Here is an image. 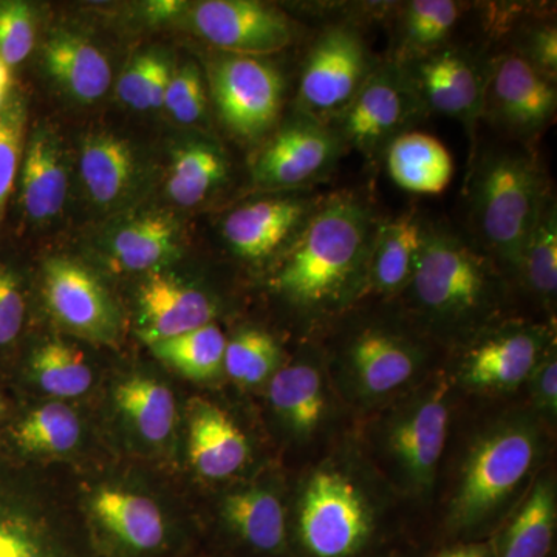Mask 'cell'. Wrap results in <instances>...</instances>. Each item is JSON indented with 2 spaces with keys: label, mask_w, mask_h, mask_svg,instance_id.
I'll use <instances>...</instances> for the list:
<instances>
[{
  "label": "cell",
  "mask_w": 557,
  "mask_h": 557,
  "mask_svg": "<svg viewBox=\"0 0 557 557\" xmlns=\"http://www.w3.org/2000/svg\"><path fill=\"white\" fill-rule=\"evenodd\" d=\"M380 223L372 208L354 194L322 199L285 251L271 285L307 317L341 313L368 292Z\"/></svg>",
  "instance_id": "obj_1"
},
{
  "label": "cell",
  "mask_w": 557,
  "mask_h": 557,
  "mask_svg": "<svg viewBox=\"0 0 557 557\" xmlns=\"http://www.w3.org/2000/svg\"><path fill=\"white\" fill-rule=\"evenodd\" d=\"M401 293L428 333L471 341L493 325L504 306V271L463 234L426 222L412 276Z\"/></svg>",
  "instance_id": "obj_2"
},
{
  "label": "cell",
  "mask_w": 557,
  "mask_h": 557,
  "mask_svg": "<svg viewBox=\"0 0 557 557\" xmlns=\"http://www.w3.org/2000/svg\"><path fill=\"white\" fill-rule=\"evenodd\" d=\"M379 475L350 453H336L300 482L289 547L299 557H362L379 539L386 496Z\"/></svg>",
  "instance_id": "obj_3"
},
{
  "label": "cell",
  "mask_w": 557,
  "mask_h": 557,
  "mask_svg": "<svg viewBox=\"0 0 557 557\" xmlns=\"http://www.w3.org/2000/svg\"><path fill=\"white\" fill-rule=\"evenodd\" d=\"M552 197L536 157L515 148L480 157L469 183V218L474 242L504 273L516 276L520 255Z\"/></svg>",
  "instance_id": "obj_4"
},
{
  "label": "cell",
  "mask_w": 557,
  "mask_h": 557,
  "mask_svg": "<svg viewBox=\"0 0 557 557\" xmlns=\"http://www.w3.org/2000/svg\"><path fill=\"white\" fill-rule=\"evenodd\" d=\"M544 454V437L534 418L498 420L478 435L461 463L453 498L449 527L478 530L496 518L531 478Z\"/></svg>",
  "instance_id": "obj_5"
},
{
  "label": "cell",
  "mask_w": 557,
  "mask_h": 557,
  "mask_svg": "<svg viewBox=\"0 0 557 557\" xmlns=\"http://www.w3.org/2000/svg\"><path fill=\"white\" fill-rule=\"evenodd\" d=\"M0 557H102L86 519L50 497L27 463L2 453Z\"/></svg>",
  "instance_id": "obj_6"
},
{
  "label": "cell",
  "mask_w": 557,
  "mask_h": 557,
  "mask_svg": "<svg viewBox=\"0 0 557 557\" xmlns=\"http://www.w3.org/2000/svg\"><path fill=\"white\" fill-rule=\"evenodd\" d=\"M450 381L421 384L384 418L380 448L395 485L412 496L434 486L450 421Z\"/></svg>",
  "instance_id": "obj_7"
},
{
  "label": "cell",
  "mask_w": 557,
  "mask_h": 557,
  "mask_svg": "<svg viewBox=\"0 0 557 557\" xmlns=\"http://www.w3.org/2000/svg\"><path fill=\"white\" fill-rule=\"evenodd\" d=\"M428 351L416 333L376 322L347 336L339 351L344 391L361 403H376L405 391L423 372Z\"/></svg>",
  "instance_id": "obj_8"
},
{
  "label": "cell",
  "mask_w": 557,
  "mask_h": 557,
  "mask_svg": "<svg viewBox=\"0 0 557 557\" xmlns=\"http://www.w3.org/2000/svg\"><path fill=\"white\" fill-rule=\"evenodd\" d=\"M424 112L406 69L388 61L376 65L347 109L329 126L343 145L370 159L384 153Z\"/></svg>",
  "instance_id": "obj_9"
},
{
  "label": "cell",
  "mask_w": 557,
  "mask_h": 557,
  "mask_svg": "<svg viewBox=\"0 0 557 557\" xmlns=\"http://www.w3.org/2000/svg\"><path fill=\"white\" fill-rule=\"evenodd\" d=\"M86 523L102 557H180L182 537L148 496L116 486L91 494ZM189 555V553H188Z\"/></svg>",
  "instance_id": "obj_10"
},
{
  "label": "cell",
  "mask_w": 557,
  "mask_h": 557,
  "mask_svg": "<svg viewBox=\"0 0 557 557\" xmlns=\"http://www.w3.org/2000/svg\"><path fill=\"white\" fill-rule=\"evenodd\" d=\"M364 39L354 27L322 33L304 62L298 112L330 124L339 116L376 67Z\"/></svg>",
  "instance_id": "obj_11"
},
{
  "label": "cell",
  "mask_w": 557,
  "mask_h": 557,
  "mask_svg": "<svg viewBox=\"0 0 557 557\" xmlns=\"http://www.w3.org/2000/svg\"><path fill=\"white\" fill-rule=\"evenodd\" d=\"M208 79L220 120L231 134L252 141L276 126L285 83L271 62L222 53L209 64Z\"/></svg>",
  "instance_id": "obj_12"
},
{
  "label": "cell",
  "mask_w": 557,
  "mask_h": 557,
  "mask_svg": "<svg viewBox=\"0 0 557 557\" xmlns=\"http://www.w3.org/2000/svg\"><path fill=\"white\" fill-rule=\"evenodd\" d=\"M343 143L322 121L296 113L259 150L251 180L260 189H296L327 177L341 157Z\"/></svg>",
  "instance_id": "obj_13"
},
{
  "label": "cell",
  "mask_w": 557,
  "mask_h": 557,
  "mask_svg": "<svg viewBox=\"0 0 557 557\" xmlns=\"http://www.w3.org/2000/svg\"><path fill=\"white\" fill-rule=\"evenodd\" d=\"M552 347L547 329L530 322H502L471 339L458 368V379L475 391L505 392L530 379Z\"/></svg>",
  "instance_id": "obj_14"
},
{
  "label": "cell",
  "mask_w": 557,
  "mask_h": 557,
  "mask_svg": "<svg viewBox=\"0 0 557 557\" xmlns=\"http://www.w3.org/2000/svg\"><path fill=\"white\" fill-rule=\"evenodd\" d=\"M189 22L201 39L237 57H270L295 36L287 14L256 0H205L190 9Z\"/></svg>",
  "instance_id": "obj_15"
},
{
  "label": "cell",
  "mask_w": 557,
  "mask_h": 557,
  "mask_svg": "<svg viewBox=\"0 0 557 557\" xmlns=\"http://www.w3.org/2000/svg\"><path fill=\"white\" fill-rule=\"evenodd\" d=\"M556 79L539 72L518 51L500 54L487 72L483 116L518 137L544 131L555 119Z\"/></svg>",
  "instance_id": "obj_16"
},
{
  "label": "cell",
  "mask_w": 557,
  "mask_h": 557,
  "mask_svg": "<svg viewBox=\"0 0 557 557\" xmlns=\"http://www.w3.org/2000/svg\"><path fill=\"white\" fill-rule=\"evenodd\" d=\"M42 298L58 324L81 338L113 343L120 313L100 278L75 260L53 258L44 263Z\"/></svg>",
  "instance_id": "obj_17"
},
{
  "label": "cell",
  "mask_w": 557,
  "mask_h": 557,
  "mask_svg": "<svg viewBox=\"0 0 557 557\" xmlns=\"http://www.w3.org/2000/svg\"><path fill=\"white\" fill-rule=\"evenodd\" d=\"M408 72L424 109L460 121L469 137L483 116L487 72L478 58L456 47L442 49L409 64Z\"/></svg>",
  "instance_id": "obj_18"
},
{
  "label": "cell",
  "mask_w": 557,
  "mask_h": 557,
  "mask_svg": "<svg viewBox=\"0 0 557 557\" xmlns=\"http://www.w3.org/2000/svg\"><path fill=\"white\" fill-rule=\"evenodd\" d=\"M321 200L284 196L249 201L223 219V239L234 255L249 262L273 258L298 239Z\"/></svg>",
  "instance_id": "obj_19"
},
{
  "label": "cell",
  "mask_w": 557,
  "mask_h": 557,
  "mask_svg": "<svg viewBox=\"0 0 557 557\" xmlns=\"http://www.w3.org/2000/svg\"><path fill=\"white\" fill-rule=\"evenodd\" d=\"M220 522L247 557H285L292 549L288 509L281 491L269 483H249L226 494Z\"/></svg>",
  "instance_id": "obj_20"
},
{
  "label": "cell",
  "mask_w": 557,
  "mask_h": 557,
  "mask_svg": "<svg viewBox=\"0 0 557 557\" xmlns=\"http://www.w3.org/2000/svg\"><path fill=\"white\" fill-rule=\"evenodd\" d=\"M138 335L160 343L205 327L218 317V304L203 289L168 274L152 273L139 288Z\"/></svg>",
  "instance_id": "obj_21"
},
{
  "label": "cell",
  "mask_w": 557,
  "mask_h": 557,
  "mask_svg": "<svg viewBox=\"0 0 557 557\" xmlns=\"http://www.w3.org/2000/svg\"><path fill=\"white\" fill-rule=\"evenodd\" d=\"M20 205L33 223H49L64 208L69 174L61 143L53 131L39 126L25 141L20 175Z\"/></svg>",
  "instance_id": "obj_22"
},
{
  "label": "cell",
  "mask_w": 557,
  "mask_h": 557,
  "mask_svg": "<svg viewBox=\"0 0 557 557\" xmlns=\"http://www.w3.org/2000/svg\"><path fill=\"white\" fill-rule=\"evenodd\" d=\"M188 454L201 478L225 480L245 468L249 445L225 410L207 399H196L188 420Z\"/></svg>",
  "instance_id": "obj_23"
},
{
  "label": "cell",
  "mask_w": 557,
  "mask_h": 557,
  "mask_svg": "<svg viewBox=\"0 0 557 557\" xmlns=\"http://www.w3.org/2000/svg\"><path fill=\"white\" fill-rule=\"evenodd\" d=\"M78 413L62 403H47L0 424V453L27 463L30 458L60 456L78 446Z\"/></svg>",
  "instance_id": "obj_24"
},
{
  "label": "cell",
  "mask_w": 557,
  "mask_h": 557,
  "mask_svg": "<svg viewBox=\"0 0 557 557\" xmlns=\"http://www.w3.org/2000/svg\"><path fill=\"white\" fill-rule=\"evenodd\" d=\"M269 397L274 416L292 437H311L327 410L324 375L317 359H300L277 369L270 379Z\"/></svg>",
  "instance_id": "obj_25"
},
{
  "label": "cell",
  "mask_w": 557,
  "mask_h": 557,
  "mask_svg": "<svg viewBox=\"0 0 557 557\" xmlns=\"http://www.w3.org/2000/svg\"><path fill=\"white\" fill-rule=\"evenodd\" d=\"M106 251L126 271L160 269L182 255L178 222L168 212H145L116 226L106 240Z\"/></svg>",
  "instance_id": "obj_26"
},
{
  "label": "cell",
  "mask_w": 557,
  "mask_h": 557,
  "mask_svg": "<svg viewBox=\"0 0 557 557\" xmlns=\"http://www.w3.org/2000/svg\"><path fill=\"white\" fill-rule=\"evenodd\" d=\"M44 65L65 94L84 104L100 100L112 84L106 54L76 33H54L44 46Z\"/></svg>",
  "instance_id": "obj_27"
},
{
  "label": "cell",
  "mask_w": 557,
  "mask_h": 557,
  "mask_svg": "<svg viewBox=\"0 0 557 557\" xmlns=\"http://www.w3.org/2000/svg\"><path fill=\"white\" fill-rule=\"evenodd\" d=\"M79 170L91 201L100 208H115L134 189L137 159L126 139L94 132L83 139Z\"/></svg>",
  "instance_id": "obj_28"
},
{
  "label": "cell",
  "mask_w": 557,
  "mask_h": 557,
  "mask_svg": "<svg viewBox=\"0 0 557 557\" xmlns=\"http://www.w3.org/2000/svg\"><path fill=\"white\" fill-rule=\"evenodd\" d=\"M388 175L395 185L412 194L437 196L448 188L454 161L440 139L424 132L398 135L384 150Z\"/></svg>",
  "instance_id": "obj_29"
},
{
  "label": "cell",
  "mask_w": 557,
  "mask_h": 557,
  "mask_svg": "<svg viewBox=\"0 0 557 557\" xmlns=\"http://www.w3.org/2000/svg\"><path fill=\"white\" fill-rule=\"evenodd\" d=\"M424 223L416 209L380 223L370 256L368 289L384 296L405 289L416 267Z\"/></svg>",
  "instance_id": "obj_30"
},
{
  "label": "cell",
  "mask_w": 557,
  "mask_h": 557,
  "mask_svg": "<svg viewBox=\"0 0 557 557\" xmlns=\"http://www.w3.org/2000/svg\"><path fill=\"white\" fill-rule=\"evenodd\" d=\"M228 177V159L220 146L207 139H188L172 152L168 196L177 207H197L218 193Z\"/></svg>",
  "instance_id": "obj_31"
},
{
  "label": "cell",
  "mask_w": 557,
  "mask_h": 557,
  "mask_svg": "<svg viewBox=\"0 0 557 557\" xmlns=\"http://www.w3.org/2000/svg\"><path fill=\"white\" fill-rule=\"evenodd\" d=\"M556 522V482L549 474L541 475L505 528L498 541L497 557H548L555 542Z\"/></svg>",
  "instance_id": "obj_32"
},
{
  "label": "cell",
  "mask_w": 557,
  "mask_h": 557,
  "mask_svg": "<svg viewBox=\"0 0 557 557\" xmlns=\"http://www.w3.org/2000/svg\"><path fill=\"white\" fill-rule=\"evenodd\" d=\"M115 403L139 437L152 445L170 440L177 418L170 387L148 376H131L116 386Z\"/></svg>",
  "instance_id": "obj_33"
},
{
  "label": "cell",
  "mask_w": 557,
  "mask_h": 557,
  "mask_svg": "<svg viewBox=\"0 0 557 557\" xmlns=\"http://www.w3.org/2000/svg\"><path fill=\"white\" fill-rule=\"evenodd\" d=\"M28 383L57 398H76L94 384V373L83 354L60 341H47L33 348L24 361Z\"/></svg>",
  "instance_id": "obj_34"
},
{
  "label": "cell",
  "mask_w": 557,
  "mask_h": 557,
  "mask_svg": "<svg viewBox=\"0 0 557 557\" xmlns=\"http://www.w3.org/2000/svg\"><path fill=\"white\" fill-rule=\"evenodd\" d=\"M463 5L454 0H413L405 7L399 27L398 57L394 62L409 64L446 46L460 20Z\"/></svg>",
  "instance_id": "obj_35"
},
{
  "label": "cell",
  "mask_w": 557,
  "mask_h": 557,
  "mask_svg": "<svg viewBox=\"0 0 557 557\" xmlns=\"http://www.w3.org/2000/svg\"><path fill=\"white\" fill-rule=\"evenodd\" d=\"M516 278L547 307L555 306L557 292V209L549 197L520 255Z\"/></svg>",
  "instance_id": "obj_36"
},
{
  "label": "cell",
  "mask_w": 557,
  "mask_h": 557,
  "mask_svg": "<svg viewBox=\"0 0 557 557\" xmlns=\"http://www.w3.org/2000/svg\"><path fill=\"white\" fill-rule=\"evenodd\" d=\"M228 339L218 324L152 344L153 355L190 380H211L223 369Z\"/></svg>",
  "instance_id": "obj_37"
},
{
  "label": "cell",
  "mask_w": 557,
  "mask_h": 557,
  "mask_svg": "<svg viewBox=\"0 0 557 557\" xmlns=\"http://www.w3.org/2000/svg\"><path fill=\"white\" fill-rule=\"evenodd\" d=\"M281 361L277 341L259 329H244L228 339L223 369L242 386H258L276 373Z\"/></svg>",
  "instance_id": "obj_38"
},
{
  "label": "cell",
  "mask_w": 557,
  "mask_h": 557,
  "mask_svg": "<svg viewBox=\"0 0 557 557\" xmlns=\"http://www.w3.org/2000/svg\"><path fill=\"white\" fill-rule=\"evenodd\" d=\"M27 134V106L11 97L0 109V220L5 215L20 175Z\"/></svg>",
  "instance_id": "obj_39"
},
{
  "label": "cell",
  "mask_w": 557,
  "mask_h": 557,
  "mask_svg": "<svg viewBox=\"0 0 557 557\" xmlns=\"http://www.w3.org/2000/svg\"><path fill=\"white\" fill-rule=\"evenodd\" d=\"M36 46V14L28 2L0 0V60L17 67Z\"/></svg>",
  "instance_id": "obj_40"
},
{
  "label": "cell",
  "mask_w": 557,
  "mask_h": 557,
  "mask_svg": "<svg viewBox=\"0 0 557 557\" xmlns=\"http://www.w3.org/2000/svg\"><path fill=\"white\" fill-rule=\"evenodd\" d=\"M163 108L182 124H196L207 119V89L200 70L194 62L172 73Z\"/></svg>",
  "instance_id": "obj_41"
},
{
  "label": "cell",
  "mask_w": 557,
  "mask_h": 557,
  "mask_svg": "<svg viewBox=\"0 0 557 557\" xmlns=\"http://www.w3.org/2000/svg\"><path fill=\"white\" fill-rule=\"evenodd\" d=\"M27 319L24 278L9 263L0 262V354L16 346Z\"/></svg>",
  "instance_id": "obj_42"
},
{
  "label": "cell",
  "mask_w": 557,
  "mask_h": 557,
  "mask_svg": "<svg viewBox=\"0 0 557 557\" xmlns=\"http://www.w3.org/2000/svg\"><path fill=\"white\" fill-rule=\"evenodd\" d=\"M160 60V54L143 53L134 58V61L127 65L123 75L120 76L119 86H116V94L124 104L129 108L139 110H149V86L152 79L153 70H156L157 62Z\"/></svg>",
  "instance_id": "obj_43"
},
{
  "label": "cell",
  "mask_w": 557,
  "mask_h": 557,
  "mask_svg": "<svg viewBox=\"0 0 557 557\" xmlns=\"http://www.w3.org/2000/svg\"><path fill=\"white\" fill-rule=\"evenodd\" d=\"M516 51L530 61L539 72L556 79L557 32L555 25L541 24L531 28L522 46Z\"/></svg>",
  "instance_id": "obj_44"
},
{
  "label": "cell",
  "mask_w": 557,
  "mask_h": 557,
  "mask_svg": "<svg viewBox=\"0 0 557 557\" xmlns=\"http://www.w3.org/2000/svg\"><path fill=\"white\" fill-rule=\"evenodd\" d=\"M531 398L545 416L555 418L557 412V358L555 346L548 348L530 379Z\"/></svg>",
  "instance_id": "obj_45"
},
{
  "label": "cell",
  "mask_w": 557,
  "mask_h": 557,
  "mask_svg": "<svg viewBox=\"0 0 557 557\" xmlns=\"http://www.w3.org/2000/svg\"><path fill=\"white\" fill-rule=\"evenodd\" d=\"M172 72L170 62L160 57L157 62L156 70H153L152 79L149 86V109H161L164 106V98H166L168 86H170Z\"/></svg>",
  "instance_id": "obj_46"
},
{
  "label": "cell",
  "mask_w": 557,
  "mask_h": 557,
  "mask_svg": "<svg viewBox=\"0 0 557 557\" xmlns=\"http://www.w3.org/2000/svg\"><path fill=\"white\" fill-rule=\"evenodd\" d=\"M185 3L182 2H150L148 9V17L153 21L170 20L177 16L178 11L183 10Z\"/></svg>",
  "instance_id": "obj_47"
},
{
  "label": "cell",
  "mask_w": 557,
  "mask_h": 557,
  "mask_svg": "<svg viewBox=\"0 0 557 557\" xmlns=\"http://www.w3.org/2000/svg\"><path fill=\"white\" fill-rule=\"evenodd\" d=\"M438 557H487V549L482 545H468L442 553Z\"/></svg>",
  "instance_id": "obj_48"
},
{
  "label": "cell",
  "mask_w": 557,
  "mask_h": 557,
  "mask_svg": "<svg viewBox=\"0 0 557 557\" xmlns=\"http://www.w3.org/2000/svg\"><path fill=\"white\" fill-rule=\"evenodd\" d=\"M10 412L9 401H7V398L3 397L2 391H0V424L9 418Z\"/></svg>",
  "instance_id": "obj_49"
},
{
  "label": "cell",
  "mask_w": 557,
  "mask_h": 557,
  "mask_svg": "<svg viewBox=\"0 0 557 557\" xmlns=\"http://www.w3.org/2000/svg\"><path fill=\"white\" fill-rule=\"evenodd\" d=\"M180 557H219V556H211V555H194V553H189V555L180 556Z\"/></svg>",
  "instance_id": "obj_50"
}]
</instances>
